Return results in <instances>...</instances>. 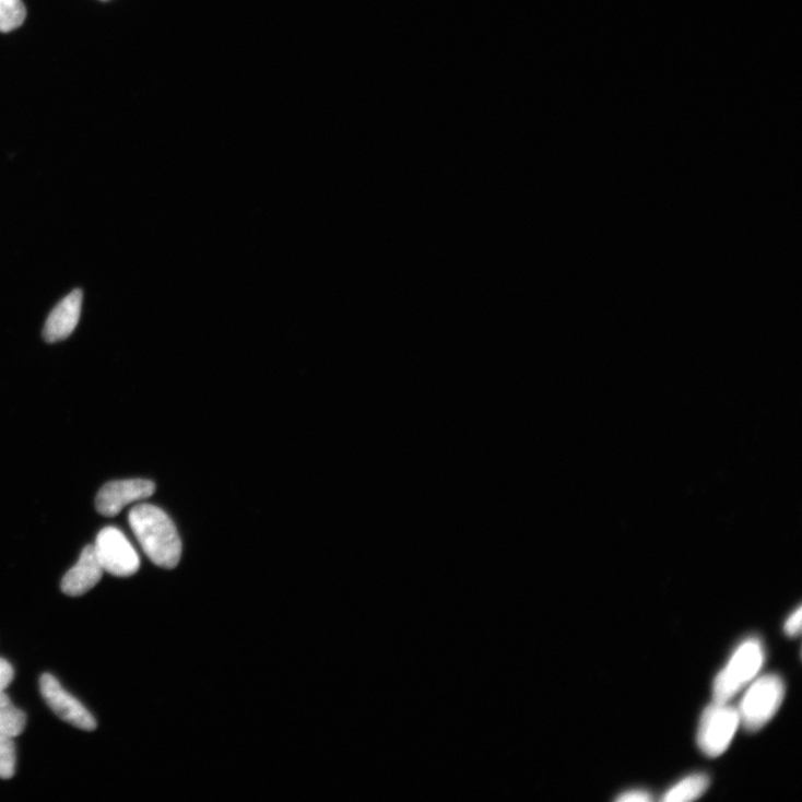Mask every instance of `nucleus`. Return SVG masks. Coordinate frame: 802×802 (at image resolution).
Listing matches in <instances>:
<instances>
[{
  "label": "nucleus",
  "mask_w": 802,
  "mask_h": 802,
  "mask_svg": "<svg viewBox=\"0 0 802 802\" xmlns=\"http://www.w3.org/2000/svg\"><path fill=\"white\" fill-rule=\"evenodd\" d=\"M129 522L148 557L163 568H175L181 559L182 543L174 522L161 508L140 504L129 514Z\"/></svg>",
  "instance_id": "nucleus-1"
},
{
  "label": "nucleus",
  "mask_w": 802,
  "mask_h": 802,
  "mask_svg": "<svg viewBox=\"0 0 802 802\" xmlns=\"http://www.w3.org/2000/svg\"><path fill=\"white\" fill-rule=\"evenodd\" d=\"M765 652L758 639L744 641L713 683L715 703L728 704L760 671Z\"/></svg>",
  "instance_id": "nucleus-2"
},
{
  "label": "nucleus",
  "mask_w": 802,
  "mask_h": 802,
  "mask_svg": "<svg viewBox=\"0 0 802 802\" xmlns=\"http://www.w3.org/2000/svg\"><path fill=\"white\" fill-rule=\"evenodd\" d=\"M785 698L780 676L768 674L757 680L744 695L738 710L740 723L750 731H758L777 713Z\"/></svg>",
  "instance_id": "nucleus-3"
},
{
  "label": "nucleus",
  "mask_w": 802,
  "mask_h": 802,
  "mask_svg": "<svg viewBox=\"0 0 802 802\" xmlns=\"http://www.w3.org/2000/svg\"><path fill=\"white\" fill-rule=\"evenodd\" d=\"M739 724L740 717L736 709L719 703L709 706L699 724L700 750L711 758L722 755L730 746Z\"/></svg>",
  "instance_id": "nucleus-4"
},
{
  "label": "nucleus",
  "mask_w": 802,
  "mask_h": 802,
  "mask_svg": "<svg viewBox=\"0 0 802 802\" xmlns=\"http://www.w3.org/2000/svg\"><path fill=\"white\" fill-rule=\"evenodd\" d=\"M93 546L104 571L114 577H131L140 568L141 562L137 551L117 528L103 529Z\"/></svg>",
  "instance_id": "nucleus-5"
},
{
  "label": "nucleus",
  "mask_w": 802,
  "mask_h": 802,
  "mask_svg": "<svg viewBox=\"0 0 802 802\" xmlns=\"http://www.w3.org/2000/svg\"><path fill=\"white\" fill-rule=\"evenodd\" d=\"M39 689L45 703L57 717L85 731L96 729L95 718L55 676L43 674L39 679Z\"/></svg>",
  "instance_id": "nucleus-6"
},
{
  "label": "nucleus",
  "mask_w": 802,
  "mask_h": 802,
  "mask_svg": "<svg viewBox=\"0 0 802 802\" xmlns=\"http://www.w3.org/2000/svg\"><path fill=\"white\" fill-rule=\"evenodd\" d=\"M155 484L148 480H126L104 485L96 496V509L105 518L117 517L121 510L155 493Z\"/></svg>",
  "instance_id": "nucleus-7"
},
{
  "label": "nucleus",
  "mask_w": 802,
  "mask_h": 802,
  "mask_svg": "<svg viewBox=\"0 0 802 802\" xmlns=\"http://www.w3.org/2000/svg\"><path fill=\"white\" fill-rule=\"evenodd\" d=\"M83 303V293L76 290L63 299L49 315L44 339L47 342H59L69 338L79 325Z\"/></svg>",
  "instance_id": "nucleus-8"
},
{
  "label": "nucleus",
  "mask_w": 802,
  "mask_h": 802,
  "mask_svg": "<svg viewBox=\"0 0 802 802\" xmlns=\"http://www.w3.org/2000/svg\"><path fill=\"white\" fill-rule=\"evenodd\" d=\"M104 569L101 566L93 545H87L74 567L62 581V591L69 597H81L98 585Z\"/></svg>",
  "instance_id": "nucleus-9"
},
{
  "label": "nucleus",
  "mask_w": 802,
  "mask_h": 802,
  "mask_svg": "<svg viewBox=\"0 0 802 802\" xmlns=\"http://www.w3.org/2000/svg\"><path fill=\"white\" fill-rule=\"evenodd\" d=\"M709 785L708 776L694 775L676 783L665 793L662 800L665 802L693 801L700 798L707 791Z\"/></svg>",
  "instance_id": "nucleus-10"
},
{
  "label": "nucleus",
  "mask_w": 802,
  "mask_h": 802,
  "mask_svg": "<svg viewBox=\"0 0 802 802\" xmlns=\"http://www.w3.org/2000/svg\"><path fill=\"white\" fill-rule=\"evenodd\" d=\"M26 715L16 708L7 694H0V734L16 738L26 728Z\"/></svg>",
  "instance_id": "nucleus-11"
},
{
  "label": "nucleus",
  "mask_w": 802,
  "mask_h": 802,
  "mask_svg": "<svg viewBox=\"0 0 802 802\" xmlns=\"http://www.w3.org/2000/svg\"><path fill=\"white\" fill-rule=\"evenodd\" d=\"M27 12L22 0H0V32L10 33L23 25Z\"/></svg>",
  "instance_id": "nucleus-12"
},
{
  "label": "nucleus",
  "mask_w": 802,
  "mask_h": 802,
  "mask_svg": "<svg viewBox=\"0 0 802 802\" xmlns=\"http://www.w3.org/2000/svg\"><path fill=\"white\" fill-rule=\"evenodd\" d=\"M16 747L14 738L0 734V779H12L16 770Z\"/></svg>",
  "instance_id": "nucleus-13"
},
{
  "label": "nucleus",
  "mask_w": 802,
  "mask_h": 802,
  "mask_svg": "<svg viewBox=\"0 0 802 802\" xmlns=\"http://www.w3.org/2000/svg\"><path fill=\"white\" fill-rule=\"evenodd\" d=\"M14 679V669L12 664L3 658H0V694H3Z\"/></svg>",
  "instance_id": "nucleus-14"
},
{
  "label": "nucleus",
  "mask_w": 802,
  "mask_h": 802,
  "mask_svg": "<svg viewBox=\"0 0 802 802\" xmlns=\"http://www.w3.org/2000/svg\"><path fill=\"white\" fill-rule=\"evenodd\" d=\"M801 608H798L787 620L785 629L788 636L797 637L801 633Z\"/></svg>",
  "instance_id": "nucleus-15"
},
{
  "label": "nucleus",
  "mask_w": 802,
  "mask_h": 802,
  "mask_svg": "<svg viewBox=\"0 0 802 802\" xmlns=\"http://www.w3.org/2000/svg\"><path fill=\"white\" fill-rule=\"evenodd\" d=\"M616 800L620 802H647L651 801L652 797L647 791L634 790L621 794Z\"/></svg>",
  "instance_id": "nucleus-16"
}]
</instances>
